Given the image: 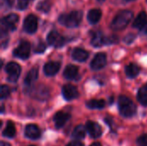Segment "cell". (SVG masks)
Returning <instances> with one entry per match:
<instances>
[{
  "label": "cell",
  "instance_id": "cell-16",
  "mask_svg": "<svg viewBox=\"0 0 147 146\" xmlns=\"http://www.w3.org/2000/svg\"><path fill=\"white\" fill-rule=\"evenodd\" d=\"M16 135V129L15 126V124L11 121L9 120L6 124L5 128L2 132V136L7 139H14Z\"/></svg>",
  "mask_w": 147,
  "mask_h": 146
},
{
  "label": "cell",
  "instance_id": "cell-19",
  "mask_svg": "<svg viewBox=\"0 0 147 146\" xmlns=\"http://www.w3.org/2000/svg\"><path fill=\"white\" fill-rule=\"evenodd\" d=\"M106 36L101 32H95L91 38V45L95 47H100L105 45Z\"/></svg>",
  "mask_w": 147,
  "mask_h": 146
},
{
  "label": "cell",
  "instance_id": "cell-21",
  "mask_svg": "<svg viewBox=\"0 0 147 146\" xmlns=\"http://www.w3.org/2000/svg\"><path fill=\"white\" fill-rule=\"evenodd\" d=\"M38 70L37 68H32L28 72V74L26 75L25 77V79H24V83L26 86L28 87H30L38 78Z\"/></svg>",
  "mask_w": 147,
  "mask_h": 146
},
{
  "label": "cell",
  "instance_id": "cell-24",
  "mask_svg": "<svg viewBox=\"0 0 147 146\" xmlns=\"http://www.w3.org/2000/svg\"><path fill=\"white\" fill-rule=\"evenodd\" d=\"M106 106V102L104 100H90L86 102V107L90 109H102Z\"/></svg>",
  "mask_w": 147,
  "mask_h": 146
},
{
  "label": "cell",
  "instance_id": "cell-2",
  "mask_svg": "<svg viewBox=\"0 0 147 146\" xmlns=\"http://www.w3.org/2000/svg\"><path fill=\"white\" fill-rule=\"evenodd\" d=\"M133 17L134 13L131 10H121L113 19L110 28L113 30H122L130 23Z\"/></svg>",
  "mask_w": 147,
  "mask_h": 146
},
{
  "label": "cell",
  "instance_id": "cell-37",
  "mask_svg": "<svg viewBox=\"0 0 147 146\" xmlns=\"http://www.w3.org/2000/svg\"><path fill=\"white\" fill-rule=\"evenodd\" d=\"M0 146H11L10 144L7 143V142H4V141H1L0 143Z\"/></svg>",
  "mask_w": 147,
  "mask_h": 146
},
{
  "label": "cell",
  "instance_id": "cell-1",
  "mask_svg": "<svg viewBox=\"0 0 147 146\" xmlns=\"http://www.w3.org/2000/svg\"><path fill=\"white\" fill-rule=\"evenodd\" d=\"M118 108L120 114L124 118H131L134 116L137 112V107L135 103L126 96H119Z\"/></svg>",
  "mask_w": 147,
  "mask_h": 146
},
{
  "label": "cell",
  "instance_id": "cell-26",
  "mask_svg": "<svg viewBox=\"0 0 147 146\" xmlns=\"http://www.w3.org/2000/svg\"><path fill=\"white\" fill-rule=\"evenodd\" d=\"M147 21V15L146 12H140L133 23V27L136 28H140Z\"/></svg>",
  "mask_w": 147,
  "mask_h": 146
},
{
  "label": "cell",
  "instance_id": "cell-8",
  "mask_svg": "<svg viewBox=\"0 0 147 146\" xmlns=\"http://www.w3.org/2000/svg\"><path fill=\"white\" fill-rule=\"evenodd\" d=\"M47 42L48 43L49 46H53L55 48H59L65 45V39L62 35H60L57 31L52 30L47 36Z\"/></svg>",
  "mask_w": 147,
  "mask_h": 146
},
{
  "label": "cell",
  "instance_id": "cell-39",
  "mask_svg": "<svg viewBox=\"0 0 147 146\" xmlns=\"http://www.w3.org/2000/svg\"><path fill=\"white\" fill-rule=\"evenodd\" d=\"M113 102H114V97L111 96V100H110V98H109V105H111V104L113 103Z\"/></svg>",
  "mask_w": 147,
  "mask_h": 146
},
{
  "label": "cell",
  "instance_id": "cell-5",
  "mask_svg": "<svg viewBox=\"0 0 147 146\" xmlns=\"http://www.w3.org/2000/svg\"><path fill=\"white\" fill-rule=\"evenodd\" d=\"M28 94L33 98L43 102L49 96V90L45 85H37L34 87H28Z\"/></svg>",
  "mask_w": 147,
  "mask_h": 146
},
{
  "label": "cell",
  "instance_id": "cell-9",
  "mask_svg": "<svg viewBox=\"0 0 147 146\" xmlns=\"http://www.w3.org/2000/svg\"><path fill=\"white\" fill-rule=\"evenodd\" d=\"M85 127L88 134L91 139H98L102 135V126L92 120H88L85 124Z\"/></svg>",
  "mask_w": 147,
  "mask_h": 146
},
{
  "label": "cell",
  "instance_id": "cell-20",
  "mask_svg": "<svg viewBox=\"0 0 147 146\" xmlns=\"http://www.w3.org/2000/svg\"><path fill=\"white\" fill-rule=\"evenodd\" d=\"M78 67L76 66V65H67L65 70H64V77L66 79H74L76 78V77L78 76Z\"/></svg>",
  "mask_w": 147,
  "mask_h": 146
},
{
  "label": "cell",
  "instance_id": "cell-31",
  "mask_svg": "<svg viewBox=\"0 0 147 146\" xmlns=\"http://www.w3.org/2000/svg\"><path fill=\"white\" fill-rule=\"evenodd\" d=\"M46 50V45L42 41H39L38 44L34 47V52L35 53H42Z\"/></svg>",
  "mask_w": 147,
  "mask_h": 146
},
{
  "label": "cell",
  "instance_id": "cell-43",
  "mask_svg": "<svg viewBox=\"0 0 147 146\" xmlns=\"http://www.w3.org/2000/svg\"><path fill=\"white\" fill-rule=\"evenodd\" d=\"M28 146H36V145H28Z\"/></svg>",
  "mask_w": 147,
  "mask_h": 146
},
{
  "label": "cell",
  "instance_id": "cell-30",
  "mask_svg": "<svg viewBox=\"0 0 147 146\" xmlns=\"http://www.w3.org/2000/svg\"><path fill=\"white\" fill-rule=\"evenodd\" d=\"M28 3H29V0H17L16 7L18 9L23 10L28 6Z\"/></svg>",
  "mask_w": 147,
  "mask_h": 146
},
{
  "label": "cell",
  "instance_id": "cell-40",
  "mask_svg": "<svg viewBox=\"0 0 147 146\" xmlns=\"http://www.w3.org/2000/svg\"><path fill=\"white\" fill-rule=\"evenodd\" d=\"M4 113V106L3 104L2 105V108H1V114H3Z\"/></svg>",
  "mask_w": 147,
  "mask_h": 146
},
{
  "label": "cell",
  "instance_id": "cell-4",
  "mask_svg": "<svg viewBox=\"0 0 147 146\" xmlns=\"http://www.w3.org/2000/svg\"><path fill=\"white\" fill-rule=\"evenodd\" d=\"M19 17L16 14H9L4 16L1 21V28L0 34H6L9 30L14 31L16 28V25L18 23Z\"/></svg>",
  "mask_w": 147,
  "mask_h": 146
},
{
  "label": "cell",
  "instance_id": "cell-33",
  "mask_svg": "<svg viewBox=\"0 0 147 146\" xmlns=\"http://www.w3.org/2000/svg\"><path fill=\"white\" fill-rule=\"evenodd\" d=\"M104 121H105V123L109 126V127L110 128V130H111V133H115L114 131H113V129H114V127H113V124H114V121H113V119L111 118V117H106L105 119H104Z\"/></svg>",
  "mask_w": 147,
  "mask_h": 146
},
{
  "label": "cell",
  "instance_id": "cell-23",
  "mask_svg": "<svg viewBox=\"0 0 147 146\" xmlns=\"http://www.w3.org/2000/svg\"><path fill=\"white\" fill-rule=\"evenodd\" d=\"M140 71V68L139 65H137L136 64L131 63L129 65H127L125 68V72L126 75L129 77V78H134L136 77L139 73Z\"/></svg>",
  "mask_w": 147,
  "mask_h": 146
},
{
  "label": "cell",
  "instance_id": "cell-14",
  "mask_svg": "<svg viewBox=\"0 0 147 146\" xmlns=\"http://www.w3.org/2000/svg\"><path fill=\"white\" fill-rule=\"evenodd\" d=\"M62 96L66 101H72L78 97L79 93L77 88L71 84H65L62 87Z\"/></svg>",
  "mask_w": 147,
  "mask_h": 146
},
{
  "label": "cell",
  "instance_id": "cell-32",
  "mask_svg": "<svg viewBox=\"0 0 147 146\" xmlns=\"http://www.w3.org/2000/svg\"><path fill=\"white\" fill-rule=\"evenodd\" d=\"M136 39V36L134 35V34H127L125 37H124V39H123V40H124V42L126 43V44H131V43H133L134 41V40Z\"/></svg>",
  "mask_w": 147,
  "mask_h": 146
},
{
  "label": "cell",
  "instance_id": "cell-12",
  "mask_svg": "<svg viewBox=\"0 0 147 146\" xmlns=\"http://www.w3.org/2000/svg\"><path fill=\"white\" fill-rule=\"evenodd\" d=\"M107 63V55L104 52L96 53L90 63V68L93 71H99L102 69Z\"/></svg>",
  "mask_w": 147,
  "mask_h": 146
},
{
  "label": "cell",
  "instance_id": "cell-13",
  "mask_svg": "<svg viewBox=\"0 0 147 146\" xmlns=\"http://www.w3.org/2000/svg\"><path fill=\"white\" fill-rule=\"evenodd\" d=\"M71 119V114L63 111L57 112L53 116V122L56 129H61L65 126L67 121Z\"/></svg>",
  "mask_w": 147,
  "mask_h": 146
},
{
  "label": "cell",
  "instance_id": "cell-34",
  "mask_svg": "<svg viewBox=\"0 0 147 146\" xmlns=\"http://www.w3.org/2000/svg\"><path fill=\"white\" fill-rule=\"evenodd\" d=\"M1 6L4 9H9L12 6L11 0H1Z\"/></svg>",
  "mask_w": 147,
  "mask_h": 146
},
{
  "label": "cell",
  "instance_id": "cell-25",
  "mask_svg": "<svg viewBox=\"0 0 147 146\" xmlns=\"http://www.w3.org/2000/svg\"><path fill=\"white\" fill-rule=\"evenodd\" d=\"M137 100L142 106L147 107V83L138 90Z\"/></svg>",
  "mask_w": 147,
  "mask_h": 146
},
{
  "label": "cell",
  "instance_id": "cell-7",
  "mask_svg": "<svg viewBox=\"0 0 147 146\" xmlns=\"http://www.w3.org/2000/svg\"><path fill=\"white\" fill-rule=\"evenodd\" d=\"M30 53V43L27 40L20 42L18 46L13 51V55L21 59H27Z\"/></svg>",
  "mask_w": 147,
  "mask_h": 146
},
{
  "label": "cell",
  "instance_id": "cell-35",
  "mask_svg": "<svg viewBox=\"0 0 147 146\" xmlns=\"http://www.w3.org/2000/svg\"><path fill=\"white\" fill-rule=\"evenodd\" d=\"M65 146H84V145L82 142H80V140H76L75 139V140L68 143Z\"/></svg>",
  "mask_w": 147,
  "mask_h": 146
},
{
  "label": "cell",
  "instance_id": "cell-42",
  "mask_svg": "<svg viewBox=\"0 0 147 146\" xmlns=\"http://www.w3.org/2000/svg\"><path fill=\"white\" fill-rule=\"evenodd\" d=\"M125 1H128L129 2V1H134V0H125Z\"/></svg>",
  "mask_w": 147,
  "mask_h": 146
},
{
  "label": "cell",
  "instance_id": "cell-3",
  "mask_svg": "<svg viewBox=\"0 0 147 146\" xmlns=\"http://www.w3.org/2000/svg\"><path fill=\"white\" fill-rule=\"evenodd\" d=\"M83 18V12L80 10H74L69 14H62L59 17V22L60 24L67 28H76L78 27Z\"/></svg>",
  "mask_w": 147,
  "mask_h": 146
},
{
  "label": "cell",
  "instance_id": "cell-18",
  "mask_svg": "<svg viewBox=\"0 0 147 146\" xmlns=\"http://www.w3.org/2000/svg\"><path fill=\"white\" fill-rule=\"evenodd\" d=\"M87 130L86 127L83 125H78L71 133V138L76 140H81L85 138Z\"/></svg>",
  "mask_w": 147,
  "mask_h": 146
},
{
  "label": "cell",
  "instance_id": "cell-15",
  "mask_svg": "<svg viewBox=\"0 0 147 146\" xmlns=\"http://www.w3.org/2000/svg\"><path fill=\"white\" fill-rule=\"evenodd\" d=\"M60 69V63L56 61H49L44 65V73L47 77H53L56 75Z\"/></svg>",
  "mask_w": 147,
  "mask_h": 146
},
{
  "label": "cell",
  "instance_id": "cell-41",
  "mask_svg": "<svg viewBox=\"0 0 147 146\" xmlns=\"http://www.w3.org/2000/svg\"><path fill=\"white\" fill-rule=\"evenodd\" d=\"M96 1H97L98 3H103V2H104L105 0H96Z\"/></svg>",
  "mask_w": 147,
  "mask_h": 146
},
{
  "label": "cell",
  "instance_id": "cell-10",
  "mask_svg": "<svg viewBox=\"0 0 147 146\" xmlns=\"http://www.w3.org/2000/svg\"><path fill=\"white\" fill-rule=\"evenodd\" d=\"M38 28V18L36 15L30 14L23 22V29L28 34H34L36 32Z\"/></svg>",
  "mask_w": 147,
  "mask_h": 146
},
{
  "label": "cell",
  "instance_id": "cell-11",
  "mask_svg": "<svg viewBox=\"0 0 147 146\" xmlns=\"http://www.w3.org/2000/svg\"><path fill=\"white\" fill-rule=\"evenodd\" d=\"M24 136L30 140H36L41 137V132L37 125L28 124L24 129Z\"/></svg>",
  "mask_w": 147,
  "mask_h": 146
},
{
  "label": "cell",
  "instance_id": "cell-27",
  "mask_svg": "<svg viewBox=\"0 0 147 146\" xmlns=\"http://www.w3.org/2000/svg\"><path fill=\"white\" fill-rule=\"evenodd\" d=\"M52 6V3L49 0H43L40 3H38L36 8L39 11L43 12V13H47Z\"/></svg>",
  "mask_w": 147,
  "mask_h": 146
},
{
  "label": "cell",
  "instance_id": "cell-36",
  "mask_svg": "<svg viewBox=\"0 0 147 146\" xmlns=\"http://www.w3.org/2000/svg\"><path fill=\"white\" fill-rule=\"evenodd\" d=\"M140 31L142 32V33H145V34H147V21L146 22V23L140 28Z\"/></svg>",
  "mask_w": 147,
  "mask_h": 146
},
{
  "label": "cell",
  "instance_id": "cell-22",
  "mask_svg": "<svg viewBox=\"0 0 147 146\" xmlns=\"http://www.w3.org/2000/svg\"><path fill=\"white\" fill-rule=\"evenodd\" d=\"M102 17V11L98 9H90L88 12L87 19L90 24H96Z\"/></svg>",
  "mask_w": 147,
  "mask_h": 146
},
{
  "label": "cell",
  "instance_id": "cell-29",
  "mask_svg": "<svg viewBox=\"0 0 147 146\" xmlns=\"http://www.w3.org/2000/svg\"><path fill=\"white\" fill-rule=\"evenodd\" d=\"M136 145L137 146H147V133L141 134L136 139Z\"/></svg>",
  "mask_w": 147,
  "mask_h": 146
},
{
  "label": "cell",
  "instance_id": "cell-38",
  "mask_svg": "<svg viewBox=\"0 0 147 146\" xmlns=\"http://www.w3.org/2000/svg\"><path fill=\"white\" fill-rule=\"evenodd\" d=\"M90 146H102V144L99 143V142H94V143H92Z\"/></svg>",
  "mask_w": 147,
  "mask_h": 146
},
{
  "label": "cell",
  "instance_id": "cell-28",
  "mask_svg": "<svg viewBox=\"0 0 147 146\" xmlns=\"http://www.w3.org/2000/svg\"><path fill=\"white\" fill-rule=\"evenodd\" d=\"M10 94V89L9 86L7 85H2L1 88H0V96H1V99L3 100L5 98H7Z\"/></svg>",
  "mask_w": 147,
  "mask_h": 146
},
{
  "label": "cell",
  "instance_id": "cell-6",
  "mask_svg": "<svg viewBox=\"0 0 147 146\" xmlns=\"http://www.w3.org/2000/svg\"><path fill=\"white\" fill-rule=\"evenodd\" d=\"M5 71L8 74V81L10 83H16L21 74V66L16 62H9L5 66Z\"/></svg>",
  "mask_w": 147,
  "mask_h": 146
},
{
  "label": "cell",
  "instance_id": "cell-17",
  "mask_svg": "<svg viewBox=\"0 0 147 146\" xmlns=\"http://www.w3.org/2000/svg\"><path fill=\"white\" fill-rule=\"evenodd\" d=\"M72 59L78 62H84L89 58V52L83 48H75L71 52Z\"/></svg>",
  "mask_w": 147,
  "mask_h": 146
}]
</instances>
